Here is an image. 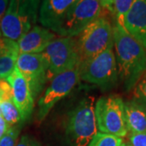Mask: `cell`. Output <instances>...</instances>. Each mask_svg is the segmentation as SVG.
<instances>
[{"label": "cell", "instance_id": "1", "mask_svg": "<svg viewBox=\"0 0 146 146\" xmlns=\"http://www.w3.org/2000/svg\"><path fill=\"white\" fill-rule=\"evenodd\" d=\"M112 28L118 76L129 92L146 74V50L116 21Z\"/></svg>", "mask_w": 146, "mask_h": 146}, {"label": "cell", "instance_id": "2", "mask_svg": "<svg viewBox=\"0 0 146 146\" xmlns=\"http://www.w3.org/2000/svg\"><path fill=\"white\" fill-rule=\"evenodd\" d=\"M40 0H10L0 29L4 37L18 42L35 26L38 20Z\"/></svg>", "mask_w": 146, "mask_h": 146}, {"label": "cell", "instance_id": "3", "mask_svg": "<svg viewBox=\"0 0 146 146\" xmlns=\"http://www.w3.org/2000/svg\"><path fill=\"white\" fill-rule=\"evenodd\" d=\"M94 97L89 96L70 112L66 124V136L72 146H88L98 133Z\"/></svg>", "mask_w": 146, "mask_h": 146}, {"label": "cell", "instance_id": "4", "mask_svg": "<svg viewBox=\"0 0 146 146\" xmlns=\"http://www.w3.org/2000/svg\"><path fill=\"white\" fill-rule=\"evenodd\" d=\"M76 41L81 64L107 49L114 48L112 25L106 17L101 16L85 28Z\"/></svg>", "mask_w": 146, "mask_h": 146}, {"label": "cell", "instance_id": "5", "mask_svg": "<svg viewBox=\"0 0 146 146\" xmlns=\"http://www.w3.org/2000/svg\"><path fill=\"white\" fill-rule=\"evenodd\" d=\"M98 130L120 138L127 134L124 114V102L122 98L111 94L102 97L94 106Z\"/></svg>", "mask_w": 146, "mask_h": 146}, {"label": "cell", "instance_id": "6", "mask_svg": "<svg viewBox=\"0 0 146 146\" xmlns=\"http://www.w3.org/2000/svg\"><path fill=\"white\" fill-rule=\"evenodd\" d=\"M80 80L106 89L115 86L118 80V69L113 48L80 64Z\"/></svg>", "mask_w": 146, "mask_h": 146}, {"label": "cell", "instance_id": "7", "mask_svg": "<svg viewBox=\"0 0 146 146\" xmlns=\"http://www.w3.org/2000/svg\"><path fill=\"white\" fill-rule=\"evenodd\" d=\"M42 53L49 63L47 80L50 81L58 74L80 65L75 37H55Z\"/></svg>", "mask_w": 146, "mask_h": 146}, {"label": "cell", "instance_id": "8", "mask_svg": "<svg viewBox=\"0 0 146 146\" xmlns=\"http://www.w3.org/2000/svg\"><path fill=\"white\" fill-rule=\"evenodd\" d=\"M80 80V65L55 76L38 100L37 119H44L54 105L72 92Z\"/></svg>", "mask_w": 146, "mask_h": 146}, {"label": "cell", "instance_id": "9", "mask_svg": "<svg viewBox=\"0 0 146 146\" xmlns=\"http://www.w3.org/2000/svg\"><path fill=\"white\" fill-rule=\"evenodd\" d=\"M16 68L29 84L33 99H36L48 81L47 71L49 63L46 55L43 53H19Z\"/></svg>", "mask_w": 146, "mask_h": 146}, {"label": "cell", "instance_id": "10", "mask_svg": "<svg viewBox=\"0 0 146 146\" xmlns=\"http://www.w3.org/2000/svg\"><path fill=\"white\" fill-rule=\"evenodd\" d=\"M102 7L98 0H80L68 12L59 35L77 36L85 28L102 16Z\"/></svg>", "mask_w": 146, "mask_h": 146}, {"label": "cell", "instance_id": "11", "mask_svg": "<svg viewBox=\"0 0 146 146\" xmlns=\"http://www.w3.org/2000/svg\"><path fill=\"white\" fill-rule=\"evenodd\" d=\"M80 0H42L38 21L42 26L59 35L68 12Z\"/></svg>", "mask_w": 146, "mask_h": 146}, {"label": "cell", "instance_id": "12", "mask_svg": "<svg viewBox=\"0 0 146 146\" xmlns=\"http://www.w3.org/2000/svg\"><path fill=\"white\" fill-rule=\"evenodd\" d=\"M7 80L12 89L13 101L21 113V121H25L31 116L34 107L29 84L16 67Z\"/></svg>", "mask_w": 146, "mask_h": 146}, {"label": "cell", "instance_id": "13", "mask_svg": "<svg viewBox=\"0 0 146 146\" xmlns=\"http://www.w3.org/2000/svg\"><path fill=\"white\" fill-rule=\"evenodd\" d=\"M123 27L146 50V0H136L126 15Z\"/></svg>", "mask_w": 146, "mask_h": 146}, {"label": "cell", "instance_id": "14", "mask_svg": "<svg viewBox=\"0 0 146 146\" xmlns=\"http://www.w3.org/2000/svg\"><path fill=\"white\" fill-rule=\"evenodd\" d=\"M56 37L54 33L46 28L35 25L17 42L20 54L42 53Z\"/></svg>", "mask_w": 146, "mask_h": 146}, {"label": "cell", "instance_id": "15", "mask_svg": "<svg viewBox=\"0 0 146 146\" xmlns=\"http://www.w3.org/2000/svg\"><path fill=\"white\" fill-rule=\"evenodd\" d=\"M19 55L17 42L6 37L0 38V79L7 78L16 67V60Z\"/></svg>", "mask_w": 146, "mask_h": 146}, {"label": "cell", "instance_id": "16", "mask_svg": "<svg viewBox=\"0 0 146 146\" xmlns=\"http://www.w3.org/2000/svg\"><path fill=\"white\" fill-rule=\"evenodd\" d=\"M126 125L130 134L146 131V110L132 100L124 102Z\"/></svg>", "mask_w": 146, "mask_h": 146}, {"label": "cell", "instance_id": "17", "mask_svg": "<svg viewBox=\"0 0 146 146\" xmlns=\"http://www.w3.org/2000/svg\"><path fill=\"white\" fill-rule=\"evenodd\" d=\"M0 111L9 127L18 124L21 121V113L13 100L1 102Z\"/></svg>", "mask_w": 146, "mask_h": 146}, {"label": "cell", "instance_id": "18", "mask_svg": "<svg viewBox=\"0 0 146 146\" xmlns=\"http://www.w3.org/2000/svg\"><path fill=\"white\" fill-rule=\"evenodd\" d=\"M136 0H115L110 12L115 17V21L123 27L126 15L131 9ZM124 28V27H123Z\"/></svg>", "mask_w": 146, "mask_h": 146}, {"label": "cell", "instance_id": "19", "mask_svg": "<svg viewBox=\"0 0 146 146\" xmlns=\"http://www.w3.org/2000/svg\"><path fill=\"white\" fill-rule=\"evenodd\" d=\"M123 143V138L98 132L94 136L88 146H121Z\"/></svg>", "mask_w": 146, "mask_h": 146}, {"label": "cell", "instance_id": "20", "mask_svg": "<svg viewBox=\"0 0 146 146\" xmlns=\"http://www.w3.org/2000/svg\"><path fill=\"white\" fill-rule=\"evenodd\" d=\"M133 89L131 100L146 110V74L136 84Z\"/></svg>", "mask_w": 146, "mask_h": 146}, {"label": "cell", "instance_id": "21", "mask_svg": "<svg viewBox=\"0 0 146 146\" xmlns=\"http://www.w3.org/2000/svg\"><path fill=\"white\" fill-rule=\"evenodd\" d=\"M21 132V125L16 124L9 127L7 133L0 140V146H16L18 136Z\"/></svg>", "mask_w": 146, "mask_h": 146}, {"label": "cell", "instance_id": "22", "mask_svg": "<svg viewBox=\"0 0 146 146\" xmlns=\"http://www.w3.org/2000/svg\"><path fill=\"white\" fill-rule=\"evenodd\" d=\"M8 100H13L12 89L7 80L0 79V102Z\"/></svg>", "mask_w": 146, "mask_h": 146}, {"label": "cell", "instance_id": "23", "mask_svg": "<svg viewBox=\"0 0 146 146\" xmlns=\"http://www.w3.org/2000/svg\"><path fill=\"white\" fill-rule=\"evenodd\" d=\"M129 143L131 146H146V131L130 134Z\"/></svg>", "mask_w": 146, "mask_h": 146}, {"label": "cell", "instance_id": "24", "mask_svg": "<svg viewBox=\"0 0 146 146\" xmlns=\"http://www.w3.org/2000/svg\"><path fill=\"white\" fill-rule=\"evenodd\" d=\"M16 146H40L36 140L28 135H25L21 138Z\"/></svg>", "mask_w": 146, "mask_h": 146}, {"label": "cell", "instance_id": "25", "mask_svg": "<svg viewBox=\"0 0 146 146\" xmlns=\"http://www.w3.org/2000/svg\"><path fill=\"white\" fill-rule=\"evenodd\" d=\"M9 129V126L6 123L5 119L2 115H0V140L3 137V136L7 133V130Z\"/></svg>", "mask_w": 146, "mask_h": 146}, {"label": "cell", "instance_id": "26", "mask_svg": "<svg viewBox=\"0 0 146 146\" xmlns=\"http://www.w3.org/2000/svg\"><path fill=\"white\" fill-rule=\"evenodd\" d=\"M9 1L10 0H0V23L2 21L3 17L4 16L7 8L9 4Z\"/></svg>", "mask_w": 146, "mask_h": 146}, {"label": "cell", "instance_id": "27", "mask_svg": "<svg viewBox=\"0 0 146 146\" xmlns=\"http://www.w3.org/2000/svg\"><path fill=\"white\" fill-rule=\"evenodd\" d=\"M114 1L115 0H98V2L100 3L102 7V8H106V9H108L110 11L111 10V7L113 6Z\"/></svg>", "mask_w": 146, "mask_h": 146}, {"label": "cell", "instance_id": "28", "mask_svg": "<svg viewBox=\"0 0 146 146\" xmlns=\"http://www.w3.org/2000/svg\"><path fill=\"white\" fill-rule=\"evenodd\" d=\"M121 146H131V145H130V143H125V142H123V145H122Z\"/></svg>", "mask_w": 146, "mask_h": 146}, {"label": "cell", "instance_id": "29", "mask_svg": "<svg viewBox=\"0 0 146 146\" xmlns=\"http://www.w3.org/2000/svg\"><path fill=\"white\" fill-rule=\"evenodd\" d=\"M2 37V31H1V29H0V38Z\"/></svg>", "mask_w": 146, "mask_h": 146}, {"label": "cell", "instance_id": "30", "mask_svg": "<svg viewBox=\"0 0 146 146\" xmlns=\"http://www.w3.org/2000/svg\"><path fill=\"white\" fill-rule=\"evenodd\" d=\"M0 115H1V111H0Z\"/></svg>", "mask_w": 146, "mask_h": 146}]
</instances>
